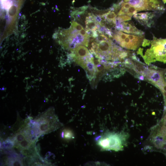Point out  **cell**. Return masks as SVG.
<instances>
[{
	"label": "cell",
	"instance_id": "6da1fadb",
	"mask_svg": "<svg viewBox=\"0 0 166 166\" xmlns=\"http://www.w3.org/2000/svg\"><path fill=\"white\" fill-rule=\"evenodd\" d=\"M118 16L126 15L131 17L137 12L142 11H164L165 8L159 0H135L128 2L123 1L119 3Z\"/></svg>",
	"mask_w": 166,
	"mask_h": 166
},
{
	"label": "cell",
	"instance_id": "7a4b0ae2",
	"mask_svg": "<svg viewBox=\"0 0 166 166\" xmlns=\"http://www.w3.org/2000/svg\"><path fill=\"white\" fill-rule=\"evenodd\" d=\"M149 44L150 47L141 56L145 63L148 65L156 61L166 63V39L158 38L153 35Z\"/></svg>",
	"mask_w": 166,
	"mask_h": 166
},
{
	"label": "cell",
	"instance_id": "3957f363",
	"mask_svg": "<svg viewBox=\"0 0 166 166\" xmlns=\"http://www.w3.org/2000/svg\"><path fill=\"white\" fill-rule=\"evenodd\" d=\"M112 38L121 47L129 50H135L142 45L144 35L127 34L116 30L113 33Z\"/></svg>",
	"mask_w": 166,
	"mask_h": 166
},
{
	"label": "cell",
	"instance_id": "277c9868",
	"mask_svg": "<svg viewBox=\"0 0 166 166\" xmlns=\"http://www.w3.org/2000/svg\"><path fill=\"white\" fill-rule=\"evenodd\" d=\"M97 144L103 150H121L122 146L121 139L116 134H105L97 138Z\"/></svg>",
	"mask_w": 166,
	"mask_h": 166
},
{
	"label": "cell",
	"instance_id": "5b68a950",
	"mask_svg": "<svg viewBox=\"0 0 166 166\" xmlns=\"http://www.w3.org/2000/svg\"><path fill=\"white\" fill-rule=\"evenodd\" d=\"M148 68L144 76V80L151 83L160 90L166 85V69Z\"/></svg>",
	"mask_w": 166,
	"mask_h": 166
},
{
	"label": "cell",
	"instance_id": "8992f818",
	"mask_svg": "<svg viewBox=\"0 0 166 166\" xmlns=\"http://www.w3.org/2000/svg\"><path fill=\"white\" fill-rule=\"evenodd\" d=\"M115 29L126 33L137 36L144 35V33L138 29L132 22L126 21L121 23L116 22Z\"/></svg>",
	"mask_w": 166,
	"mask_h": 166
},
{
	"label": "cell",
	"instance_id": "52a82bcc",
	"mask_svg": "<svg viewBox=\"0 0 166 166\" xmlns=\"http://www.w3.org/2000/svg\"><path fill=\"white\" fill-rule=\"evenodd\" d=\"M155 16V13L146 12L136 13L133 18L139 23L147 27H151L154 23L153 19Z\"/></svg>",
	"mask_w": 166,
	"mask_h": 166
},
{
	"label": "cell",
	"instance_id": "ba28073f",
	"mask_svg": "<svg viewBox=\"0 0 166 166\" xmlns=\"http://www.w3.org/2000/svg\"><path fill=\"white\" fill-rule=\"evenodd\" d=\"M61 136L63 138L66 140H70L74 138L73 132L69 129H65L62 131Z\"/></svg>",
	"mask_w": 166,
	"mask_h": 166
},
{
	"label": "cell",
	"instance_id": "9c48e42d",
	"mask_svg": "<svg viewBox=\"0 0 166 166\" xmlns=\"http://www.w3.org/2000/svg\"><path fill=\"white\" fill-rule=\"evenodd\" d=\"M31 143L30 139H26V138L19 143L18 146V147L20 148L28 149V147L29 148L30 146Z\"/></svg>",
	"mask_w": 166,
	"mask_h": 166
},
{
	"label": "cell",
	"instance_id": "30bf717a",
	"mask_svg": "<svg viewBox=\"0 0 166 166\" xmlns=\"http://www.w3.org/2000/svg\"><path fill=\"white\" fill-rule=\"evenodd\" d=\"M26 135H25L23 133H20L18 134L16 136V140L18 143H19L23 140L26 138Z\"/></svg>",
	"mask_w": 166,
	"mask_h": 166
},
{
	"label": "cell",
	"instance_id": "8fae6325",
	"mask_svg": "<svg viewBox=\"0 0 166 166\" xmlns=\"http://www.w3.org/2000/svg\"><path fill=\"white\" fill-rule=\"evenodd\" d=\"M72 26L78 31H80L83 29L81 25L74 21L72 22Z\"/></svg>",
	"mask_w": 166,
	"mask_h": 166
},
{
	"label": "cell",
	"instance_id": "7c38bea8",
	"mask_svg": "<svg viewBox=\"0 0 166 166\" xmlns=\"http://www.w3.org/2000/svg\"><path fill=\"white\" fill-rule=\"evenodd\" d=\"M95 18L96 21L99 23H100L102 20L101 18L100 15H97L96 16Z\"/></svg>",
	"mask_w": 166,
	"mask_h": 166
},
{
	"label": "cell",
	"instance_id": "4fadbf2b",
	"mask_svg": "<svg viewBox=\"0 0 166 166\" xmlns=\"http://www.w3.org/2000/svg\"><path fill=\"white\" fill-rule=\"evenodd\" d=\"M155 140H159L162 141L163 140V137L161 135H159L156 136L155 138Z\"/></svg>",
	"mask_w": 166,
	"mask_h": 166
},
{
	"label": "cell",
	"instance_id": "5bb4252c",
	"mask_svg": "<svg viewBox=\"0 0 166 166\" xmlns=\"http://www.w3.org/2000/svg\"><path fill=\"white\" fill-rule=\"evenodd\" d=\"M160 148H162V149L166 150V143H162Z\"/></svg>",
	"mask_w": 166,
	"mask_h": 166
},
{
	"label": "cell",
	"instance_id": "9a60e30c",
	"mask_svg": "<svg viewBox=\"0 0 166 166\" xmlns=\"http://www.w3.org/2000/svg\"><path fill=\"white\" fill-rule=\"evenodd\" d=\"M135 0H122V1L124 2H128L131 1H132Z\"/></svg>",
	"mask_w": 166,
	"mask_h": 166
},
{
	"label": "cell",
	"instance_id": "2e32d148",
	"mask_svg": "<svg viewBox=\"0 0 166 166\" xmlns=\"http://www.w3.org/2000/svg\"><path fill=\"white\" fill-rule=\"evenodd\" d=\"M164 122V126L166 127V119H165Z\"/></svg>",
	"mask_w": 166,
	"mask_h": 166
},
{
	"label": "cell",
	"instance_id": "e0dca14e",
	"mask_svg": "<svg viewBox=\"0 0 166 166\" xmlns=\"http://www.w3.org/2000/svg\"><path fill=\"white\" fill-rule=\"evenodd\" d=\"M163 3L165 4L166 3V0H162Z\"/></svg>",
	"mask_w": 166,
	"mask_h": 166
}]
</instances>
